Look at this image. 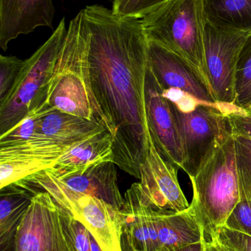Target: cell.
Wrapping results in <instances>:
<instances>
[{
  "label": "cell",
  "instance_id": "obj_1",
  "mask_svg": "<svg viewBox=\"0 0 251 251\" xmlns=\"http://www.w3.org/2000/svg\"><path fill=\"white\" fill-rule=\"evenodd\" d=\"M83 10L91 90L113 137V162L140 179L150 144L144 105L148 39L141 19L118 17L100 4Z\"/></svg>",
  "mask_w": 251,
  "mask_h": 251
},
{
  "label": "cell",
  "instance_id": "obj_2",
  "mask_svg": "<svg viewBox=\"0 0 251 251\" xmlns=\"http://www.w3.org/2000/svg\"><path fill=\"white\" fill-rule=\"evenodd\" d=\"M190 179L193 189L190 209L201 228L203 243H212L241 198L237 146L231 125L215 140Z\"/></svg>",
  "mask_w": 251,
  "mask_h": 251
},
{
  "label": "cell",
  "instance_id": "obj_3",
  "mask_svg": "<svg viewBox=\"0 0 251 251\" xmlns=\"http://www.w3.org/2000/svg\"><path fill=\"white\" fill-rule=\"evenodd\" d=\"M44 100L55 110L94 121L106 128L91 90L88 27L83 10L69 22Z\"/></svg>",
  "mask_w": 251,
  "mask_h": 251
},
{
  "label": "cell",
  "instance_id": "obj_4",
  "mask_svg": "<svg viewBox=\"0 0 251 251\" xmlns=\"http://www.w3.org/2000/svg\"><path fill=\"white\" fill-rule=\"evenodd\" d=\"M141 22L148 41L184 59L212 94L205 60L204 0H169Z\"/></svg>",
  "mask_w": 251,
  "mask_h": 251
},
{
  "label": "cell",
  "instance_id": "obj_5",
  "mask_svg": "<svg viewBox=\"0 0 251 251\" xmlns=\"http://www.w3.org/2000/svg\"><path fill=\"white\" fill-rule=\"evenodd\" d=\"M66 32L63 18L47 41L25 60L14 86L0 100V135L19 124L31 110L47 105L44 95Z\"/></svg>",
  "mask_w": 251,
  "mask_h": 251
},
{
  "label": "cell",
  "instance_id": "obj_6",
  "mask_svg": "<svg viewBox=\"0 0 251 251\" xmlns=\"http://www.w3.org/2000/svg\"><path fill=\"white\" fill-rule=\"evenodd\" d=\"M24 179L38 190L50 193L59 206L85 226L103 251H122V210L104 201L69 188L50 169Z\"/></svg>",
  "mask_w": 251,
  "mask_h": 251
},
{
  "label": "cell",
  "instance_id": "obj_7",
  "mask_svg": "<svg viewBox=\"0 0 251 251\" xmlns=\"http://www.w3.org/2000/svg\"><path fill=\"white\" fill-rule=\"evenodd\" d=\"M249 34L223 30L206 23L205 60L212 95L217 102H235L237 62Z\"/></svg>",
  "mask_w": 251,
  "mask_h": 251
},
{
  "label": "cell",
  "instance_id": "obj_8",
  "mask_svg": "<svg viewBox=\"0 0 251 251\" xmlns=\"http://www.w3.org/2000/svg\"><path fill=\"white\" fill-rule=\"evenodd\" d=\"M12 251H70L63 234L58 205L39 190L18 227Z\"/></svg>",
  "mask_w": 251,
  "mask_h": 251
},
{
  "label": "cell",
  "instance_id": "obj_9",
  "mask_svg": "<svg viewBox=\"0 0 251 251\" xmlns=\"http://www.w3.org/2000/svg\"><path fill=\"white\" fill-rule=\"evenodd\" d=\"M170 103L182 139L184 171L190 177L215 140L229 129L228 116L221 111L218 102L201 103L190 112L181 111Z\"/></svg>",
  "mask_w": 251,
  "mask_h": 251
},
{
  "label": "cell",
  "instance_id": "obj_10",
  "mask_svg": "<svg viewBox=\"0 0 251 251\" xmlns=\"http://www.w3.org/2000/svg\"><path fill=\"white\" fill-rule=\"evenodd\" d=\"M147 64L144 105L150 139L159 154L178 169L184 170L182 139L172 104Z\"/></svg>",
  "mask_w": 251,
  "mask_h": 251
},
{
  "label": "cell",
  "instance_id": "obj_11",
  "mask_svg": "<svg viewBox=\"0 0 251 251\" xmlns=\"http://www.w3.org/2000/svg\"><path fill=\"white\" fill-rule=\"evenodd\" d=\"M73 146L60 144L50 137L38 135L19 144L0 147V189L51 169Z\"/></svg>",
  "mask_w": 251,
  "mask_h": 251
},
{
  "label": "cell",
  "instance_id": "obj_12",
  "mask_svg": "<svg viewBox=\"0 0 251 251\" xmlns=\"http://www.w3.org/2000/svg\"><path fill=\"white\" fill-rule=\"evenodd\" d=\"M178 171L159 154L150 139L147 158L140 168L139 184L146 199L159 213H178L190 207L178 181Z\"/></svg>",
  "mask_w": 251,
  "mask_h": 251
},
{
  "label": "cell",
  "instance_id": "obj_13",
  "mask_svg": "<svg viewBox=\"0 0 251 251\" xmlns=\"http://www.w3.org/2000/svg\"><path fill=\"white\" fill-rule=\"evenodd\" d=\"M122 209V251H159L156 212L134 183L125 194Z\"/></svg>",
  "mask_w": 251,
  "mask_h": 251
},
{
  "label": "cell",
  "instance_id": "obj_14",
  "mask_svg": "<svg viewBox=\"0 0 251 251\" xmlns=\"http://www.w3.org/2000/svg\"><path fill=\"white\" fill-rule=\"evenodd\" d=\"M147 64L164 89L177 88L206 104H216L210 91L184 59L151 41H148Z\"/></svg>",
  "mask_w": 251,
  "mask_h": 251
},
{
  "label": "cell",
  "instance_id": "obj_15",
  "mask_svg": "<svg viewBox=\"0 0 251 251\" xmlns=\"http://www.w3.org/2000/svg\"><path fill=\"white\" fill-rule=\"evenodd\" d=\"M53 0H0V48L40 26L53 27Z\"/></svg>",
  "mask_w": 251,
  "mask_h": 251
},
{
  "label": "cell",
  "instance_id": "obj_16",
  "mask_svg": "<svg viewBox=\"0 0 251 251\" xmlns=\"http://www.w3.org/2000/svg\"><path fill=\"white\" fill-rule=\"evenodd\" d=\"M115 165L112 161L100 162L83 172L57 178L75 191L104 201L115 209L122 210L125 199L119 190Z\"/></svg>",
  "mask_w": 251,
  "mask_h": 251
},
{
  "label": "cell",
  "instance_id": "obj_17",
  "mask_svg": "<svg viewBox=\"0 0 251 251\" xmlns=\"http://www.w3.org/2000/svg\"><path fill=\"white\" fill-rule=\"evenodd\" d=\"M38 191L25 179L0 189V251H12L18 227Z\"/></svg>",
  "mask_w": 251,
  "mask_h": 251
},
{
  "label": "cell",
  "instance_id": "obj_18",
  "mask_svg": "<svg viewBox=\"0 0 251 251\" xmlns=\"http://www.w3.org/2000/svg\"><path fill=\"white\" fill-rule=\"evenodd\" d=\"M113 139L107 129L103 130L74 145L50 169L57 177L83 172L100 162H113Z\"/></svg>",
  "mask_w": 251,
  "mask_h": 251
},
{
  "label": "cell",
  "instance_id": "obj_19",
  "mask_svg": "<svg viewBox=\"0 0 251 251\" xmlns=\"http://www.w3.org/2000/svg\"><path fill=\"white\" fill-rule=\"evenodd\" d=\"M105 129L94 121L53 110L40 119L38 134L60 144L73 146Z\"/></svg>",
  "mask_w": 251,
  "mask_h": 251
},
{
  "label": "cell",
  "instance_id": "obj_20",
  "mask_svg": "<svg viewBox=\"0 0 251 251\" xmlns=\"http://www.w3.org/2000/svg\"><path fill=\"white\" fill-rule=\"evenodd\" d=\"M159 251H171L203 242L201 228L190 207L178 213L158 212Z\"/></svg>",
  "mask_w": 251,
  "mask_h": 251
},
{
  "label": "cell",
  "instance_id": "obj_21",
  "mask_svg": "<svg viewBox=\"0 0 251 251\" xmlns=\"http://www.w3.org/2000/svg\"><path fill=\"white\" fill-rule=\"evenodd\" d=\"M204 10L218 29L251 33V0H204Z\"/></svg>",
  "mask_w": 251,
  "mask_h": 251
},
{
  "label": "cell",
  "instance_id": "obj_22",
  "mask_svg": "<svg viewBox=\"0 0 251 251\" xmlns=\"http://www.w3.org/2000/svg\"><path fill=\"white\" fill-rule=\"evenodd\" d=\"M234 104L246 109L251 104V33L240 51L236 71Z\"/></svg>",
  "mask_w": 251,
  "mask_h": 251
},
{
  "label": "cell",
  "instance_id": "obj_23",
  "mask_svg": "<svg viewBox=\"0 0 251 251\" xmlns=\"http://www.w3.org/2000/svg\"><path fill=\"white\" fill-rule=\"evenodd\" d=\"M53 110L50 107H41L29 111L19 124L0 135V147L19 144L38 136L40 119Z\"/></svg>",
  "mask_w": 251,
  "mask_h": 251
},
{
  "label": "cell",
  "instance_id": "obj_24",
  "mask_svg": "<svg viewBox=\"0 0 251 251\" xmlns=\"http://www.w3.org/2000/svg\"><path fill=\"white\" fill-rule=\"evenodd\" d=\"M58 205V204H57ZM63 234L70 251H92L91 233L70 212L59 206Z\"/></svg>",
  "mask_w": 251,
  "mask_h": 251
},
{
  "label": "cell",
  "instance_id": "obj_25",
  "mask_svg": "<svg viewBox=\"0 0 251 251\" xmlns=\"http://www.w3.org/2000/svg\"><path fill=\"white\" fill-rule=\"evenodd\" d=\"M232 131L237 146L240 188L246 196L251 198V138Z\"/></svg>",
  "mask_w": 251,
  "mask_h": 251
},
{
  "label": "cell",
  "instance_id": "obj_26",
  "mask_svg": "<svg viewBox=\"0 0 251 251\" xmlns=\"http://www.w3.org/2000/svg\"><path fill=\"white\" fill-rule=\"evenodd\" d=\"M169 0H113L112 11L119 18L141 19Z\"/></svg>",
  "mask_w": 251,
  "mask_h": 251
},
{
  "label": "cell",
  "instance_id": "obj_27",
  "mask_svg": "<svg viewBox=\"0 0 251 251\" xmlns=\"http://www.w3.org/2000/svg\"><path fill=\"white\" fill-rule=\"evenodd\" d=\"M25 60L14 56H0V100L11 91L17 81Z\"/></svg>",
  "mask_w": 251,
  "mask_h": 251
},
{
  "label": "cell",
  "instance_id": "obj_28",
  "mask_svg": "<svg viewBox=\"0 0 251 251\" xmlns=\"http://www.w3.org/2000/svg\"><path fill=\"white\" fill-rule=\"evenodd\" d=\"M224 226L251 236V200L243 190H241L240 201L230 214Z\"/></svg>",
  "mask_w": 251,
  "mask_h": 251
},
{
  "label": "cell",
  "instance_id": "obj_29",
  "mask_svg": "<svg viewBox=\"0 0 251 251\" xmlns=\"http://www.w3.org/2000/svg\"><path fill=\"white\" fill-rule=\"evenodd\" d=\"M216 240L234 251H251V236L225 226L220 227Z\"/></svg>",
  "mask_w": 251,
  "mask_h": 251
},
{
  "label": "cell",
  "instance_id": "obj_30",
  "mask_svg": "<svg viewBox=\"0 0 251 251\" xmlns=\"http://www.w3.org/2000/svg\"><path fill=\"white\" fill-rule=\"evenodd\" d=\"M228 121L233 131L244 134L251 138V114L241 108L228 116Z\"/></svg>",
  "mask_w": 251,
  "mask_h": 251
},
{
  "label": "cell",
  "instance_id": "obj_31",
  "mask_svg": "<svg viewBox=\"0 0 251 251\" xmlns=\"http://www.w3.org/2000/svg\"><path fill=\"white\" fill-rule=\"evenodd\" d=\"M204 246L205 251H234L227 246L221 244L217 240L212 243H206V244H204Z\"/></svg>",
  "mask_w": 251,
  "mask_h": 251
},
{
  "label": "cell",
  "instance_id": "obj_32",
  "mask_svg": "<svg viewBox=\"0 0 251 251\" xmlns=\"http://www.w3.org/2000/svg\"><path fill=\"white\" fill-rule=\"evenodd\" d=\"M171 251H205V246L203 242H200V243L190 245V246Z\"/></svg>",
  "mask_w": 251,
  "mask_h": 251
},
{
  "label": "cell",
  "instance_id": "obj_33",
  "mask_svg": "<svg viewBox=\"0 0 251 251\" xmlns=\"http://www.w3.org/2000/svg\"><path fill=\"white\" fill-rule=\"evenodd\" d=\"M245 110H246V111L248 112V113H251V104L250 106H249V107H247V108L245 109Z\"/></svg>",
  "mask_w": 251,
  "mask_h": 251
},
{
  "label": "cell",
  "instance_id": "obj_34",
  "mask_svg": "<svg viewBox=\"0 0 251 251\" xmlns=\"http://www.w3.org/2000/svg\"><path fill=\"white\" fill-rule=\"evenodd\" d=\"M247 197H248V196H247ZM248 198H249V197H248ZM249 199H250L251 200V198H249Z\"/></svg>",
  "mask_w": 251,
  "mask_h": 251
}]
</instances>
